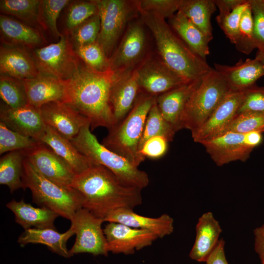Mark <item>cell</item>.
<instances>
[{
    "mask_svg": "<svg viewBox=\"0 0 264 264\" xmlns=\"http://www.w3.org/2000/svg\"><path fill=\"white\" fill-rule=\"evenodd\" d=\"M68 0H41L40 1L38 22L41 28L48 31L56 38L63 34L59 31L57 21L62 10L69 2Z\"/></svg>",
    "mask_w": 264,
    "mask_h": 264,
    "instance_id": "cell-35",
    "label": "cell"
},
{
    "mask_svg": "<svg viewBox=\"0 0 264 264\" xmlns=\"http://www.w3.org/2000/svg\"><path fill=\"white\" fill-rule=\"evenodd\" d=\"M25 156L21 151L7 153L0 159V184L7 186L11 193L23 189L22 175Z\"/></svg>",
    "mask_w": 264,
    "mask_h": 264,
    "instance_id": "cell-32",
    "label": "cell"
},
{
    "mask_svg": "<svg viewBox=\"0 0 264 264\" xmlns=\"http://www.w3.org/2000/svg\"><path fill=\"white\" fill-rule=\"evenodd\" d=\"M1 42L35 49L44 46L46 43L41 31L11 17L0 14Z\"/></svg>",
    "mask_w": 264,
    "mask_h": 264,
    "instance_id": "cell-23",
    "label": "cell"
},
{
    "mask_svg": "<svg viewBox=\"0 0 264 264\" xmlns=\"http://www.w3.org/2000/svg\"><path fill=\"white\" fill-rule=\"evenodd\" d=\"M6 207L15 215V221L23 229L54 228V221L59 215L44 207H35L24 202L12 199L6 204Z\"/></svg>",
    "mask_w": 264,
    "mask_h": 264,
    "instance_id": "cell-28",
    "label": "cell"
},
{
    "mask_svg": "<svg viewBox=\"0 0 264 264\" xmlns=\"http://www.w3.org/2000/svg\"><path fill=\"white\" fill-rule=\"evenodd\" d=\"M103 229L108 252L130 255L151 245L158 237L149 231L108 222Z\"/></svg>",
    "mask_w": 264,
    "mask_h": 264,
    "instance_id": "cell-12",
    "label": "cell"
},
{
    "mask_svg": "<svg viewBox=\"0 0 264 264\" xmlns=\"http://www.w3.org/2000/svg\"><path fill=\"white\" fill-rule=\"evenodd\" d=\"M39 0H0L1 14L16 18L41 31L38 22Z\"/></svg>",
    "mask_w": 264,
    "mask_h": 264,
    "instance_id": "cell-33",
    "label": "cell"
},
{
    "mask_svg": "<svg viewBox=\"0 0 264 264\" xmlns=\"http://www.w3.org/2000/svg\"><path fill=\"white\" fill-rule=\"evenodd\" d=\"M98 13L94 0L79 1L71 3L66 13V26L68 32Z\"/></svg>",
    "mask_w": 264,
    "mask_h": 264,
    "instance_id": "cell-41",
    "label": "cell"
},
{
    "mask_svg": "<svg viewBox=\"0 0 264 264\" xmlns=\"http://www.w3.org/2000/svg\"><path fill=\"white\" fill-rule=\"evenodd\" d=\"M252 10L254 35L258 50H264V2L263 0H249Z\"/></svg>",
    "mask_w": 264,
    "mask_h": 264,
    "instance_id": "cell-46",
    "label": "cell"
},
{
    "mask_svg": "<svg viewBox=\"0 0 264 264\" xmlns=\"http://www.w3.org/2000/svg\"><path fill=\"white\" fill-rule=\"evenodd\" d=\"M214 68L232 90L246 89L264 76V65L256 58L240 60L233 66L215 63Z\"/></svg>",
    "mask_w": 264,
    "mask_h": 264,
    "instance_id": "cell-24",
    "label": "cell"
},
{
    "mask_svg": "<svg viewBox=\"0 0 264 264\" xmlns=\"http://www.w3.org/2000/svg\"><path fill=\"white\" fill-rule=\"evenodd\" d=\"M76 235L75 242L69 249L70 256L87 253L94 256H107V240L102 228L104 220L88 210H78L70 220Z\"/></svg>",
    "mask_w": 264,
    "mask_h": 264,
    "instance_id": "cell-10",
    "label": "cell"
},
{
    "mask_svg": "<svg viewBox=\"0 0 264 264\" xmlns=\"http://www.w3.org/2000/svg\"><path fill=\"white\" fill-rule=\"evenodd\" d=\"M168 140L161 136H155L147 140L139 151L141 156L145 159H158L162 157L167 152Z\"/></svg>",
    "mask_w": 264,
    "mask_h": 264,
    "instance_id": "cell-47",
    "label": "cell"
},
{
    "mask_svg": "<svg viewBox=\"0 0 264 264\" xmlns=\"http://www.w3.org/2000/svg\"><path fill=\"white\" fill-rule=\"evenodd\" d=\"M254 249L258 255L261 264H264V224L254 231Z\"/></svg>",
    "mask_w": 264,
    "mask_h": 264,
    "instance_id": "cell-49",
    "label": "cell"
},
{
    "mask_svg": "<svg viewBox=\"0 0 264 264\" xmlns=\"http://www.w3.org/2000/svg\"><path fill=\"white\" fill-rule=\"evenodd\" d=\"M157 96L140 92L129 113L117 125L109 130L102 144L137 167L144 161L139 152L148 114Z\"/></svg>",
    "mask_w": 264,
    "mask_h": 264,
    "instance_id": "cell-4",
    "label": "cell"
},
{
    "mask_svg": "<svg viewBox=\"0 0 264 264\" xmlns=\"http://www.w3.org/2000/svg\"><path fill=\"white\" fill-rule=\"evenodd\" d=\"M22 152L25 158L43 176L64 186L71 187L76 174L48 146L40 142L34 148Z\"/></svg>",
    "mask_w": 264,
    "mask_h": 264,
    "instance_id": "cell-13",
    "label": "cell"
},
{
    "mask_svg": "<svg viewBox=\"0 0 264 264\" xmlns=\"http://www.w3.org/2000/svg\"><path fill=\"white\" fill-rule=\"evenodd\" d=\"M234 44L237 50L245 54H249L254 49L257 48L250 5L242 14Z\"/></svg>",
    "mask_w": 264,
    "mask_h": 264,
    "instance_id": "cell-38",
    "label": "cell"
},
{
    "mask_svg": "<svg viewBox=\"0 0 264 264\" xmlns=\"http://www.w3.org/2000/svg\"><path fill=\"white\" fill-rule=\"evenodd\" d=\"M143 23L152 33L161 60L188 81L201 79L211 67L176 34L165 20L151 13L138 11Z\"/></svg>",
    "mask_w": 264,
    "mask_h": 264,
    "instance_id": "cell-3",
    "label": "cell"
},
{
    "mask_svg": "<svg viewBox=\"0 0 264 264\" xmlns=\"http://www.w3.org/2000/svg\"><path fill=\"white\" fill-rule=\"evenodd\" d=\"M244 112L264 113V87L255 84L246 89L238 113Z\"/></svg>",
    "mask_w": 264,
    "mask_h": 264,
    "instance_id": "cell-45",
    "label": "cell"
},
{
    "mask_svg": "<svg viewBox=\"0 0 264 264\" xmlns=\"http://www.w3.org/2000/svg\"></svg>",
    "mask_w": 264,
    "mask_h": 264,
    "instance_id": "cell-53",
    "label": "cell"
},
{
    "mask_svg": "<svg viewBox=\"0 0 264 264\" xmlns=\"http://www.w3.org/2000/svg\"><path fill=\"white\" fill-rule=\"evenodd\" d=\"M181 0H135L138 11L154 14L164 19L169 18L179 10Z\"/></svg>",
    "mask_w": 264,
    "mask_h": 264,
    "instance_id": "cell-43",
    "label": "cell"
},
{
    "mask_svg": "<svg viewBox=\"0 0 264 264\" xmlns=\"http://www.w3.org/2000/svg\"><path fill=\"white\" fill-rule=\"evenodd\" d=\"M71 187L78 194L82 207L104 220L116 210H133L142 202L141 189L125 185L99 164L76 175Z\"/></svg>",
    "mask_w": 264,
    "mask_h": 264,
    "instance_id": "cell-1",
    "label": "cell"
},
{
    "mask_svg": "<svg viewBox=\"0 0 264 264\" xmlns=\"http://www.w3.org/2000/svg\"><path fill=\"white\" fill-rule=\"evenodd\" d=\"M196 236L190 252V258L198 262H206L217 245L222 229L211 212L203 214L196 226Z\"/></svg>",
    "mask_w": 264,
    "mask_h": 264,
    "instance_id": "cell-27",
    "label": "cell"
},
{
    "mask_svg": "<svg viewBox=\"0 0 264 264\" xmlns=\"http://www.w3.org/2000/svg\"><path fill=\"white\" fill-rule=\"evenodd\" d=\"M40 142L15 132L0 122V154L15 151H25L36 146Z\"/></svg>",
    "mask_w": 264,
    "mask_h": 264,
    "instance_id": "cell-37",
    "label": "cell"
},
{
    "mask_svg": "<svg viewBox=\"0 0 264 264\" xmlns=\"http://www.w3.org/2000/svg\"><path fill=\"white\" fill-rule=\"evenodd\" d=\"M31 54L40 74L62 81L71 78L82 64L66 34L56 43L33 49Z\"/></svg>",
    "mask_w": 264,
    "mask_h": 264,
    "instance_id": "cell-8",
    "label": "cell"
},
{
    "mask_svg": "<svg viewBox=\"0 0 264 264\" xmlns=\"http://www.w3.org/2000/svg\"><path fill=\"white\" fill-rule=\"evenodd\" d=\"M115 78L110 69L98 71L82 63L75 74L65 81L63 102L89 120L91 131L99 127L110 130L114 125L110 96Z\"/></svg>",
    "mask_w": 264,
    "mask_h": 264,
    "instance_id": "cell-2",
    "label": "cell"
},
{
    "mask_svg": "<svg viewBox=\"0 0 264 264\" xmlns=\"http://www.w3.org/2000/svg\"><path fill=\"white\" fill-rule=\"evenodd\" d=\"M71 141L82 154L108 168L125 185L141 190L148 185V174L100 143L91 132L90 123L84 126Z\"/></svg>",
    "mask_w": 264,
    "mask_h": 264,
    "instance_id": "cell-5",
    "label": "cell"
},
{
    "mask_svg": "<svg viewBox=\"0 0 264 264\" xmlns=\"http://www.w3.org/2000/svg\"><path fill=\"white\" fill-rule=\"evenodd\" d=\"M244 133L227 132L201 141L206 152L219 166L231 162L245 161L253 149L247 146Z\"/></svg>",
    "mask_w": 264,
    "mask_h": 264,
    "instance_id": "cell-18",
    "label": "cell"
},
{
    "mask_svg": "<svg viewBox=\"0 0 264 264\" xmlns=\"http://www.w3.org/2000/svg\"><path fill=\"white\" fill-rule=\"evenodd\" d=\"M104 221L120 223L132 228L149 231L158 238L169 235L174 231V220L167 214L157 218H150L136 214L132 209L121 208L110 214Z\"/></svg>",
    "mask_w": 264,
    "mask_h": 264,
    "instance_id": "cell-25",
    "label": "cell"
},
{
    "mask_svg": "<svg viewBox=\"0 0 264 264\" xmlns=\"http://www.w3.org/2000/svg\"><path fill=\"white\" fill-rule=\"evenodd\" d=\"M250 5L249 0L226 15H219L216 17V21L226 37L230 42L234 44L242 16L245 10Z\"/></svg>",
    "mask_w": 264,
    "mask_h": 264,
    "instance_id": "cell-44",
    "label": "cell"
},
{
    "mask_svg": "<svg viewBox=\"0 0 264 264\" xmlns=\"http://www.w3.org/2000/svg\"><path fill=\"white\" fill-rule=\"evenodd\" d=\"M0 96L3 103L12 108L27 105L24 87L22 80L0 75Z\"/></svg>",
    "mask_w": 264,
    "mask_h": 264,
    "instance_id": "cell-36",
    "label": "cell"
},
{
    "mask_svg": "<svg viewBox=\"0 0 264 264\" xmlns=\"http://www.w3.org/2000/svg\"><path fill=\"white\" fill-rule=\"evenodd\" d=\"M115 73L110 96L114 126L121 122L131 111L140 92L135 68Z\"/></svg>",
    "mask_w": 264,
    "mask_h": 264,
    "instance_id": "cell-17",
    "label": "cell"
},
{
    "mask_svg": "<svg viewBox=\"0 0 264 264\" xmlns=\"http://www.w3.org/2000/svg\"><path fill=\"white\" fill-rule=\"evenodd\" d=\"M168 24L176 34L195 53L202 58L210 54V42L204 33L180 10L169 18Z\"/></svg>",
    "mask_w": 264,
    "mask_h": 264,
    "instance_id": "cell-30",
    "label": "cell"
},
{
    "mask_svg": "<svg viewBox=\"0 0 264 264\" xmlns=\"http://www.w3.org/2000/svg\"><path fill=\"white\" fill-rule=\"evenodd\" d=\"M44 124L71 141L89 120L62 101L52 102L39 109Z\"/></svg>",
    "mask_w": 264,
    "mask_h": 264,
    "instance_id": "cell-16",
    "label": "cell"
},
{
    "mask_svg": "<svg viewBox=\"0 0 264 264\" xmlns=\"http://www.w3.org/2000/svg\"><path fill=\"white\" fill-rule=\"evenodd\" d=\"M74 50L80 59L90 68L100 72L110 69L109 58L97 41L74 47Z\"/></svg>",
    "mask_w": 264,
    "mask_h": 264,
    "instance_id": "cell-39",
    "label": "cell"
},
{
    "mask_svg": "<svg viewBox=\"0 0 264 264\" xmlns=\"http://www.w3.org/2000/svg\"><path fill=\"white\" fill-rule=\"evenodd\" d=\"M244 140L245 144L254 149L259 145L263 141L262 132H251L244 133Z\"/></svg>",
    "mask_w": 264,
    "mask_h": 264,
    "instance_id": "cell-51",
    "label": "cell"
},
{
    "mask_svg": "<svg viewBox=\"0 0 264 264\" xmlns=\"http://www.w3.org/2000/svg\"><path fill=\"white\" fill-rule=\"evenodd\" d=\"M38 141L50 148L66 163L76 175L98 165L82 154L70 140L48 125H45L44 131Z\"/></svg>",
    "mask_w": 264,
    "mask_h": 264,
    "instance_id": "cell-22",
    "label": "cell"
},
{
    "mask_svg": "<svg viewBox=\"0 0 264 264\" xmlns=\"http://www.w3.org/2000/svg\"><path fill=\"white\" fill-rule=\"evenodd\" d=\"M0 119L10 129L38 141L45 127L39 109L28 104L12 108L1 103Z\"/></svg>",
    "mask_w": 264,
    "mask_h": 264,
    "instance_id": "cell-19",
    "label": "cell"
},
{
    "mask_svg": "<svg viewBox=\"0 0 264 264\" xmlns=\"http://www.w3.org/2000/svg\"><path fill=\"white\" fill-rule=\"evenodd\" d=\"M0 75L22 80L40 74L33 57L27 49L3 43L0 48Z\"/></svg>",
    "mask_w": 264,
    "mask_h": 264,
    "instance_id": "cell-20",
    "label": "cell"
},
{
    "mask_svg": "<svg viewBox=\"0 0 264 264\" xmlns=\"http://www.w3.org/2000/svg\"><path fill=\"white\" fill-rule=\"evenodd\" d=\"M201 79L190 81L156 97V102L161 114L176 132L181 129L183 112Z\"/></svg>",
    "mask_w": 264,
    "mask_h": 264,
    "instance_id": "cell-21",
    "label": "cell"
},
{
    "mask_svg": "<svg viewBox=\"0 0 264 264\" xmlns=\"http://www.w3.org/2000/svg\"><path fill=\"white\" fill-rule=\"evenodd\" d=\"M100 30V19L97 13L70 32L74 48L97 41Z\"/></svg>",
    "mask_w": 264,
    "mask_h": 264,
    "instance_id": "cell-42",
    "label": "cell"
},
{
    "mask_svg": "<svg viewBox=\"0 0 264 264\" xmlns=\"http://www.w3.org/2000/svg\"><path fill=\"white\" fill-rule=\"evenodd\" d=\"M145 47L146 36L141 23L130 24L119 44L109 58L110 69L115 72L132 69L143 56Z\"/></svg>",
    "mask_w": 264,
    "mask_h": 264,
    "instance_id": "cell-14",
    "label": "cell"
},
{
    "mask_svg": "<svg viewBox=\"0 0 264 264\" xmlns=\"http://www.w3.org/2000/svg\"><path fill=\"white\" fill-rule=\"evenodd\" d=\"M100 19L97 41L109 58L128 22L138 12L135 0H95Z\"/></svg>",
    "mask_w": 264,
    "mask_h": 264,
    "instance_id": "cell-9",
    "label": "cell"
},
{
    "mask_svg": "<svg viewBox=\"0 0 264 264\" xmlns=\"http://www.w3.org/2000/svg\"><path fill=\"white\" fill-rule=\"evenodd\" d=\"M23 189H29L33 201L46 207L59 216L71 220L76 212L82 208L77 192L49 180L40 174L25 158L22 175Z\"/></svg>",
    "mask_w": 264,
    "mask_h": 264,
    "instance_id": "cell-6",
    "label": "cell"
},
{
    "mask_svg": "<svg viewBox=\"0 0 264 264\" xmlns=\"http://www.w3.org/2000/svg\"><path fill=\"white\" fill-rule=\"evenodd\" d=\"M255 58L264 65V50H258Z\"/></svg>",
    "mask_w": 264,
    "mask_h": 264,
    "instance_id": "cell-52",
    "label": "cell"
},
{
    "mask_svg": "<svg viewBox=\"0 0 264 264\" xmlns=\"http://www.w3.org/2000/svg\"><path fill=\"white\" fill-rule=\"evenodd\" d=\"M216 10L213 0H181L179 9L210 42L213 38L211 19Z\"/></svg>",
    "mask_w": 264,
    "mask_h": 264,
    "instance_id": "cell-31",
    "label": "cell"
},
{
    "mask_svg": "<svg viewBox=\"0 0 264 264\" xmlns=\"http://www.w3.org/2000/svg\"><path fill=\"white\" fill-rule=\"evenodd\" d=\"M27 104L37 109L52 102H63L65 82L40 74L36 77L22 80Z\"/></svg>",
    "mask_w": 264,
    "mask_h": 264,
    "instance_id": "cell-26",
    "label": "cell"
},
{
    "mask_svg": "<svg viewBox=\"0 0 264 264\" xmlns=\"http://www.w3.org/2000/svg\"><path fill=\"white\" fill-rule=\"evenodd\" d=\"M246 89L232 90L222 100L207 121L192 134L195 142L219 135L238 114Z\"/></svg>",
    "mask_w": 264,
    "mask_h": 264,
    "instance_id": "cell-15",
    "label": "cell"
},
{
    "mask_svg": "<svg viewBox=\"0 0 264 264\" xmlns=\"http://www.w3.org/2000/svg\"><path fill=\"white\" fill-rule=\"evenodd\" d=\"M246 0H213L219 15H226L231 12L236 7L243 3Z\"/></svg>",
    "mask_w": 264,
    "mask_h": 264,
    "instance_id": "cell-50",
    "label": "cell"
},
{
    "mask_svg": "<svg viewBox=\"0 0 264 264\" xmlns=\"http://www.w3.org/2000/svg\"><path fill=\"white\" fill-rule=\"evenodd\" d=\"M135 69L140 92L153 96H157L190 82L171 69L161 59H147Z\"/></svg>",
    "mask_w": 264,
    "mask_h": 264,
    "instance_id": "cell-11",
    "label": "cell"
},
{
    "mask_svg": "<svg viewBox=\"0 0 264 264\" xmlns=\"http://www.w3.org/2000/svg\"><path fill=\"white\" fill-rule=\"evenodd\" d=\"M224 245L225 242L223 239H220L206 260V264H229L225 255Z\"/></svg>",
    "mask_w": 264,
    "mask_h": 264,
    "instance_id": "cell-48",
    "label": "cell"
},
{
    "mask_svg": "<svg viewBox=\"0 0 264 264\" xmlns=\"http://www.w3.org/2000/svg\"><path fill=\"white\" fill-rule=\"evenodd\" d=\"M254 131L264 132V113L252 112L239 113L220 134L227 132L245 133Z\"/></svg>",
    "mask_w": 264,
    "mask_h": 264,
    "instance_id": "cell-40",
    "label": "cell"
},
{
    "mask_svg": "<svg viewBox=\"0 0 264 264\" xmlns=\"http://www.w3.org/2000/svg\"><path fill=\"white\" fill-rule=\"evenodd\" d=\"M231 89L214 68L201 78L191 95L181 118V128L196 132Z\"/></svg>",
    "mask_w": 264,
    "mask_h": 264,
    "instance_id": "cell-7",
    "label": "cell"
},
{
    "mask_svg": "<svg viewBox=\"0 0 264 264\" xmlns=\"http://www.w3.org/2000/svg\"><path fill=\"white\" fill-rule=\"evenodd\" d=\"M176 132L162 117L155 100L146 118L139 145V152L143 144L151 137L161 136L166 138L169 142H171L173 140Z\"/></svg>",
    "mask_w": 264,
    "mask_h": 264,
    "instance_id": "cell-34",
    "label": "cell"
},
{
    "mask_svg": "<svg viewBox=\"0 0 264 264\" xmlns=\"http://www.w3.org/2000/svg\"><path fill=\"white\" fill-rule=\"evenodd\" d=\"M75 234L72 226L65 233H59L54 228L25 230L19 236L18 242L21 246L28 243H39L46 245L52 252L63 257H70L66 243L68 239Z\"/></svg>",
    "mask_w": 264,
    "mask_h": 264,
    "instance_id": "cell-29",
    "label": "cell"
}]
</instances>
